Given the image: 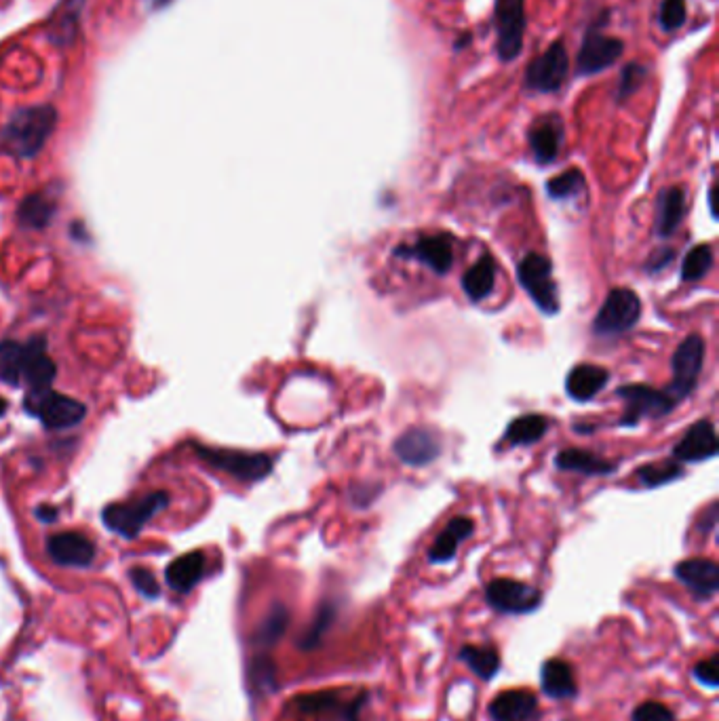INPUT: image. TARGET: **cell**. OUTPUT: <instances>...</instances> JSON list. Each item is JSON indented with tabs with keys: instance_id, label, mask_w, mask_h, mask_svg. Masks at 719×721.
I'll use <instances>...</instances> for the list:
<instances>
[{
	"instance_id": "cell-1",
	"label": "cell",
	"mask_w": 719,
	"mask_h": 721,
	"mask_svg": "<svg viewBox=\"0 0 719 721\" xmlns=\"http://www.w3.org/2000/svg\"><path fill=\"white\" fill-rule=\"evenodd\" d=\"M57 365L47 353V338L32 336L26 342H0V382L28 386V393L51 388Z\"/></svg>"
},
{
	"instance_id": "cell-2",
	"label": "cell",
	"mask_w": 719,
	"mask_h": 721,
	"mask_svg": "<svg viewBox=\"0 0 719 721\" xmlns=\"http://www.w3.org/2000/svg\"><path fill=\"white\" fill-rule=\"evenodd\" d=\"M57 125V110L49 104L19 108L0 131V148L15 159H34Z\"/></svg>"
},
{
	"instance_id": "cell-3",
	"label": "cell",
	"mask_w": 719,
	"mask_h": 721,
	"mask_svg": "<svg viewBox=\"0 0 719 721\" xmlns=\"http://www.w3.org/2000/svg\"><path fill=\"white\" fill-rule=\"evenodd\" d=\"M169 506V494L167 492H152L142 498H133L127 502H114L108 504L102 511V521L106 528L127 540L138 538L144 530V525L159 515L163 509Z\"/></svg>"
},
{
	"instance_id": "cell-4",
	"label": "cell",
	"mask_w": 719,
	"mask_h": 721,
	"mask_svg": "<svg viewBox=\"0 0 719 721\" xmlns=\"http://www.w3.org/2000/svg\"><path fill=\"white\" fill-rule=\"evenodd\" d=\"M197 456L211 466V469L222 471L239 481H262L272 473V458L266 454H251L239 450H224V447L194 445Z\"/></svg>"
},
{
	"instance_id": "cell-5",
	"label": "cell",
	"mask_w": 719,
	"mask_h": 721,
	"mask_svg": "<svg viewBox=\"0 0 719 721\" xmlns=\"http://www.w3.org/2000/svg\"><path fill=\"white\" fill-rule=\"evenodd\" d=\"M608 22V13L597 19V24L591 26L582 38V45L576 57V74L578 76H595L612 68L620 55L625 51V43L618 36H608L604 32V24Z\"/></svg>"
},
{
	"instance_id": "cell-6",
	"label": "cell",
	"mask_w": 719,
	"mask_h": 721,
	"mask_svg": "<svg viewBox=\"0 0 719 721\" xmlns=\"http://www.w3.org/2000/svg\"><path fill=\"white\" fill-rule=\"evenodd\" d=\"M24 405L28 409V414L36 416L43 422V426L53 428V431L72 428L76 424H81L87 416V407L81 401L66 397L62 393H55L53 388L28 393Z\"/></svg>"
},
{
	"instance_id": "cell-7",
	"label": "cell",
	"mask_w": 719,
	"mask_h": 721,
	"mask_svg": "<svg viewBox=\"0 0 719 721\" xmlns=\"http://www.w3.org/2000/svg\"><path fill=\"white\" fill-rule=\"evenodd\" d=\"M517 279L544 315L559 313V291L553 279V266L547 258L540 253H528L517 264Z\"/></svg>"
},
{
	"instance_id": "cell-8",
	"label": "cell",
	"mask_w": 719,
	"mask_h": 721,
	"mask_svg": "<svg viewBox=\"0 0 719 721\" xmlns=\"http://www.w3.org/2000/svg\"><path fill=\"white\" fill-rule=\"evenodd\" d=\"M526 0H496L494 26H496V53L500 62L511 64L517 60L526 38Z\"/></svg>"
},
{
	"instance_id": "cell-9",
	"label": "cell",
	"mask_w": 719,
	"mask_h": 721,
	"mask_svg": "<svg viewBox=\"0 0 719 721\" xmlns=\"http://www.w3.org/2000/svg\"><path fill=\"white\" fill-rule=\"evenodd\" d=\"M705 353H707L705 340L696 334L688 336L677 346L671 361L673 380L665 391L675 403L684 401L696 388L698 376H701V369L705 365Z\"/></svg>"
},
{
	"instance_id": "cell-10",
	"label": "cell",
	"mask_w": 719,
	"mask_h": 721,
	"mask_svg": "<svg viewBox=\"0 0 719 721\" xmlns=\"http://www.w3.org/2000/svg\"><path fill=\"white\" fill-rule=\"evenodd\" d=\"M641 317V300L629 287L612 289L601 304L593 321V331L599 336H618L633 329Z\"/></svg>"
},
{
	"instance_id": "cell-11",
	"label": "cell",
	"mask_w": 719,
	"mask_h": 721,
	"mask_svg": "<svg viewBox=\"0 0 719 721\" xmlns=\"http://www.w3.org/2000/svg\"><path fill=\"white\" fill-rule=\"evenodd\" d=\"M485 601L492 610L507 616L532 614L542 606V593L513 578H496L485 587Z\"/></svg>"
},
{
	"instance_id": "cell-12",
	"label": "cell",
	"mask_w": 719,
	"mask_h": 721,
	"mask_svg": "<svg viewBox=\"0 0 719 721\" xmlns=\"http://www.w3.org/2000/svg\"><path fill=\"white\" fill-rule=\"evenodd\" d=\"M616 397L625 401V416L620 418V426H637L644 418H663L677 405L665 391H656L646 384L620 386Z\"/></svg>"
},
{
	"instance_id": "cell-13",
	"label": "cell",
	"mask_w": 719,
	"mask_h": 721,
	"mask_svg": "<svg viewBox=\"0 0 719 721\" xmlns=\"http://www.w3.org/2000/svg\"><path fill=\"white\" fill-rule=\"evenodd\" d=\"M570 72V55L566 45L555 41L547 51L530 62L526 70V87L536 93H555L563 87Z\"/></svg>"
},
{
	"instance_id": "cell-14",
	"label": "cell",
	"mask_w": 719,
	"mask_h": 721,
	"mask_svg": "<svg viewBox=\"0 0 719 721\" xmlns=\"http://www.w3.org/2000/svg\"><path fill=\"white\" fill-rule=\"evenodd\" d=\"M45 551L55 565L62 568H89L97 549L91 538L81 532H60L47 538Z\"/></svg>"
},
{
	"instance_id": "cell-15",
	"label": "cell",
	"mask_w": 719,
	"mask_h": 721,
	"mask_svg": "<svg viewBox=\"0 0 719 721\" xmlns=\"http://www.w3.org/2000/svg\"><path fill=\"white\" fill-rule=\"evenodd\" d=\"M566 140V127L559 114H542L530 125L528 144L538 165L553 163Z\"/></svg>"
},
{
	"instance_id": "cell-16",
	"label": "cell",
	"mask_w": 719,
	"mask_h": 721,
	"mask_svg": "<svg viewBox=\"0 0 719 721\" xmlns=\"http://www.w3.org/2000/svg\"><path fill=\"white\" fill-rule=\"evenodd\" d=\"M395 256L414 258L424 266H429L437 275H445L454 264V239L445 235V232H441V235L420 237L410 247L395 249Z\"/></svg>"
},
{
	"instance_id": "cell-17",
	"label": "cell",
	"mask_w": 719,
	"mask_h": 721,
	"mask_svg": "<svg viewBox=\"0 0 719 721\" xmlns=\"http://www.w3.org/2000/svg\"><path fill=\"white\" fill-rule=\"evenodd\" d=\"M675 578L696 599H711L719 591V568L713 559H684L675 565Z\"/></svg>"
},
{
	"instance_id": "cell-18",
	"label": "cell",
	"mask_w": 719,
	"mask_h": 721,
	"mask_svg": "<svg viewBox=\"0 0 719 721\" xmlns=\"http://www.w3.org/2000/svg\"><path fill=\"white\" fill-rule=\"evenodd\" d=\"M395 454L407 466H429L441 456V441L429 428H410L395 441Z\"/></svg>"
},
{
	"instance_id": "cell-19",
	"label": "cell",
	"mask_w": 719,
	"mask_h": 721,
	"mask_svg": "<svg viewBox=\"0 0 719 721\" xmlns=\"http://www.w3.org/2000/svg\"><path fill=\"white\" fill-rule=\"evenodd\" d=\"M538 715V696L532 690H504L488 707L490 721H536Z\"/></svg>"
},
{
	"instance_id": "cell-20",
	"label": "cell",
	"mask_w": 719,
	"mask_h": 721,
	"mask_svg": "<svg viewBox=\"0 0 719 721\" xmlns=\"http://www.w3.org/2000/svg\"><path fill=\"white\" fill-rule=\"evenodd\" d=\"M719 452V443L715 435V426L709 420L694 422L686 435L675 445L673 456L679 462H705L715 458Z\"/></svg>"
},
{
	"instance_id": "cell-21",
	"label": "cell",
	"mask_w": 719,
	"mask_h": 721,
	"mask_svg": "<svg viewBox=\"0 0 719 721\" xmlns=\"http://www.w3.org/2000/svg\"><path fill=\"white\" fill-rule=\"evenodd\" d=\"M540 688L553 700H568L578 692L574 667L568 660L551 658L540 669Z\"/></svg>"
},
{
	"instance_id": "cell-22",
	"label": "cell",
	"mask_w": 719,
	"mask_h": 721,
	"mask_svg": "<svg viewBox=\"0 0 719 721\" xmlns=\"http://www.w3.org/2000/svg\"><path fill=\"white\" fill-rule=\"evenodd\" d=\"M85 0H60L49 17V38L57 47H68L79 34Z\"/></svg>"
},
{
	"instance_id": "cell-23",
	"label": "cell",
	"mask_w": 719,
	"mask_h": 721,
	"mask_svg": "<svg viewBox=\"0 0 719 721\" xmlns=\"http://www.w3.org/2000/svg\"><path fill=\"white\" fill-rule=\"evenodd\" d=\"M203 574H205V555L201 551H192L167 565L165 580L173 591L186 595L197 587Z\"/></svg>"
},
{
	"instance_id": "cell-24",
	"label": "cell",
	"mask_w": 719,
	"mask_h": 721,
	"mask_svg": "<svg viewBox=\"0 0 719 721\" xmlns=\"http://www.w3.org/2000/svg\"><path fill=\"white\" fill-rule=\"evenodd\" d=\"M610 380L606 367L582 363L568 374L566 391L574 401H591Z\"/></svg>"
},
{
	"instance_id": "cell-25",
	"label": "cell",
	"mask_w": 719,
	"mask_h": 721,
	"mask_svg": "<svg viewBox=\"0 0 719 721\" xmlns=\"http://www.w3.org/2000/svg\"><path fill=\"white\" fill-rule=\"evenodd\" d=\"M475 530V523L469 517H454L448 525H445L443 532L437 536L435 544L429 551L431 563H448L456 557L460 542L469 538Z\"/></svg>"
},
{
	"instance_id": "cell-26",
	"label": "cell",
	"mask_w": 719,
	"mask_h": 721,
	"mask_svg": "<svg viewBox=\"0 0 719 721\" xmlns=\"http://www.w3.org/2000/svg\"><path fill=\"white\" fill-rule=\"evenodd\" d=\"M656 207H658L656 209V235L667 239L673 235L677 226L682 224V220L686 216L684 190L677 186L663 190L660 192Z\"/></svg>"
},
{
	"instance_id": "cell-27",
	"label": "cell",
	"mask_w": 719,
	"mask_h": 721,
	"mask_svg": "<svg viewBox=\"0 0 719 721\" xmlns=\"http://www.w3.org/2000/svg\"><path fill=\"white\" fill-rule=\"evenodd\" d=\"M351 700H342L340 690H321V692H310L302 694L291 700V707H294L302 715L319 717V715H336L340 721H344L346 707Z\"/></svg>"
},
{
	"instance_id": "cell-28",
	"label": "cell",
	"mask_w": 719,
	"mask_h": 721,
	"mask_svg": "<svg viewBox=\"0 0 719 721\" xmlns=\"http://www.w3.org/2000/svg\"><path fill=\"white\" fill-rule=\"evenodd\" d=\"M555 466L559 471H570L587 477H601V475H612L616 471V464L610 460L599 458L587 450H563L555 458Z\"/></svg>"
},
{
	"instance_id": "cell-29",
	"label": "cell",
	"mask_w": 719,
	"mask_h": 721,
	"mask_svg": "<svg viewBox=\"0 0 719 721\" xmlns=\"http://www.w3.org/2000/svg\"><path fill=\"white\" fill-rule=\"evenodd\" d=\"M496 285V262L485 253L481 256L469 270L462 275V289L466 298L471 302H479L483 298H488Z\"/></svg>"
},
{
	"instance_id": "cell-30",
	"label": "cell",
	"mask_w": 719,
	"mask_h": 721,
	"mask_svg": "<svg viewBox=\"0 0 719 721\" xmlns=\"http://www.w3.org/2000/svg\"><path fill=\"white\" fill-rule=\"evenodd\" d=\"M336 614H338V606L334 601H321L317 612H315V618L310 620V625L306 627V631L298 639V648L302 652L317 650L323 643L325 635L329 633V629L334 627Z\"/></svg>"
},
{
	"instance_id": "cell-31",
	"label": "cell",
	"mask_w": 719,
	"mask_h": 721,
	"mask_svg": "<svg viewBox=\"0 0 719 721\" xmlns=\"http://www.w3.org/2000/svg\"><path fill=\"white\" fill-rule=\"evenodd\" d=\"M55 216V201L45 192H34L17 207V222L24 228L41 230Z\"/></svg>"
},
{
	"instance_id": "cell-32",
	"label": "cell",
	"mask_w": 719,
	"mask_h": 721,
	"mask_svg": "<svg viewBox=\"0 0 719 721\" xmlns=\"http://www.w3.org/2000/svg\"><path fill=\"white\" fill-rule=\"evenodd\" d=\"M458 658L483 681L494 679L502 665L500 654L494 646H471V643H466V646L460 648Z\"/></svg>"
},
{
	"instance_id": "cell-33",
	"label": "cell",
	"mask_w": 719,
	"mask_h": 721,
	"mask_svg": "<svg viewBox=\"0 0 719 721\" xmlns=\"http://www.w3.org/2000/svg\"><path fill=\"white\" fill-rule=\"evenodd\" d=\"M289 622H291V614L283 606V603L272 606L254 633V646H258V648L277 646V643L285 637V633L289 629Z\"/></svg>"
},
{
	"instance_id": "cell-34",
	"label": "cell",
	"mask_w": 719,
	"mask_h": 721,
	"mask_svg": "<svg viewBox=\"0 0 719 721\" xmlns=\"http://www.w3.org/2000/svg\"><path fill=\"white\" fill-rule=\"evenodd\" d=\"M549 431L547 416L540 414H526L513 420L504 433V443L509 445H534L538 443Z\"/></svg>"
},
{
	"instance_id": "cell-35",
	"label": "cell",
	"mask_w": 719,
	"mask_h": 721,
	"mask_svg": "<svg viewBox=\"0 0 719 721\" xmlns=\"http://www.w3.org/2000/svg\"><path fill=\"white\" fill-rule=\"evenodd\" d=\"M249 684L258 694H270L279 688L277 684V665L268 654H258L251 658L249 665Z\"/></svg>"
},
{
	"instance_id": "cell-36",
	"label": "cell",
	"mask_w": 719,
	"mask_h": 721,
	"mask_svg": "<svg viewBox=\"0 0 719 721\" xmlns=\"http://www.w3.org/2000/svg\"><path fill=\"white\" fill-rule=\"evenodd\" d=\"M637 479L641 485L646 487H660L665 483H671L675 479H679L684 475V469L677 462H669V460H660V462H652V464H644L637 469Z\"/></svg>"
},
{
	"instance_id": "cell-37",
	"label": "cell",
	"mask_w": 719,
	"mask_h": 721,
	"mask_svg": "<svg viewBox=\"0 0 719 721\" xmlns=\"http://www.w3.org/2000/svg\"><path fill=\"white\" fill-rule=\"evenodd\" d=\"M585 188H587V182H585V175H582L580 169H568V171L559 173L557 178L547 182L549 197L557 199V201L578 197V194L585 192Z\"/></svg>"
},
{
	"instance_id": "cell-38",
	"label": "cell",
	"mask_w": 719,
	"mask_h": 721,
	"mask_svg": "<svg viewBox=\"0 0 719 721\" xmlns=\"http://www.w3.org/2000/svg\"><path fill=\"white\" fill-rule=\"evenodd\" d=\"M713 247L711 245H696L682 264V279L688 283L701 281L709 275L713 268Z\"/></svg>"
},
{
	"instance_id": "cell-39",
	"label": "cell",
	"mask_w": 719,
	"mask_h": 721,
	"mask_svg": "<svg viewBox=\"0 0 719 721\" xmlns=\"http://www.w3.org/2000/svg\"><path fill=\"white\" fill-rule=\"evenodd\" d=\"M646 79H648V68L644 64H635V62L627 64L623 70H620L616 100L618 102L629 100V97L646 83Z\"/></svg>"
},
{
	"instance_id": "cell-40",
	"label": "cell",
	"mask_w": 719,
	"mask_h": 721,
	"mask_svg": "<svg viewBox=\"0 0 719 721\" xmlns=\"http://www.w3.org/2000/svg\"><path fill=\"white\" fill-rule=\"evenodd\" d=\"M658 24L665 32H675L686 24V0H663L658 9Z\"/></svg>"
},
{
	"instance_id": "cell-41",
	"label": "cell",
	"mask_w": 719,
	"mask_h": 721,
	"mask_svg": "<svg viewBox=\"0 0 719 721\" xmlns=\"http://www.w3.org/2000/svg\"><path fill=\"white\" fill-rule=\"evenodd\" d=\"M631 721H677L675 713L658 700H646L631 713Z\"/></svg>"
},
{
	"instance_id": "cell-42",
	"label": "cell",
	"mask_w": 719,
	"mask_h": 721,
	"mask_svg": "<svg viewBox=\"0 0 719 721\" xmlns=\"http://www.w3.org/2000/svg\"><path fill=\"white\" fill-rule=\"evenodd\" d=\"M692 675L701 686H705L709 690H717L719 688V656L713 654L707 660L696 662L692 669Z\"/></svg>"
},
{
	"instance_id": "cell-43",
	"label": "cell",
	"mask_w": 719,
	"mask_h": 721,
	"mask_svg": "<svg viewBox=\"0 0 719 721\" xmlns=\"http://www.w3.org/2000/svg\"><path fill=\"white\" fill-rule=\"evenodd\" d=\"M129 578L133 582V587L138 589V593H142L146 599H157L161 595L159 582L148 568H131Z\"/></svg>"
},
{
	"instance_id": "cell-44",
	"label": "cell",
	"mask_w": 719,
	"mask_h": 721,
	"mask_svg": "<svg viewBox=\"0 0 719 721\" xmlns=\"http://www.w3.org/2000/svg\"><path fill=\"white\" fill-rule=\"evenodd\" d=\"M715 523H717V504H711L709 511L703 515V521H701V525H698V528H701L703 534H709V532L715 530Z\"/></svg>"
},
{
	"instance_id": "cell-45",
	"label": "cell",
	"mask_w": 719,
	"mask_h": 721,
	"mask_svg": "<svg viewBox=\"0 0 719 721\" xmlns=\"http://www.w3.org/2000/svg\"><path fill=\"white\" fill-rule=\"evenodd\" d=\"M671 258H673V251H671V249H663L660 253H654V256L650 258L648 268H650V270H660V268L667 266V264L671 262Z\"/></svg>"
},
{
	"instance_id": "cell-46",
	"label": "cell",
	"mask_w": 719,
	"mask_h": 721,
	"mask_svg": "<svg viewBox=\"0 0 719 721\" xmlns=\"http://www.w3.org/2000/svg\"><path fill=\"white\" fill-rule=\"evenodd\" d=\"M36 517L41 521H45V523H51V521L57 519V509H55V506L43 504V506H38V509H36Z\"/></svg>"
},
{
	"instance_id": "cell-47",
	"label": "cell",
	"mask_w": 719,
	"mask_h": 721,
	"mask_svg": "<svg viewBox=\"0 0 719 721\" xmlns=\"http://www.w3.org/2000/svg\"><path fill=\"white\" fill-rule=\"evenodd\" d=\"M469 43H471V34H462L460 41L454 43V49H456V51H462L464 45H469Z\"/></svg>"
},
{
	"instance_id": "cell-48",
	"label": "cell",
	"mask_w": 719,
	"mask_h": 721,
	"mask_svg": "<svg viewBox=\"0 0 719 721\" xmlns=\"http://www.w3.org/2000/svg\"><path fill=\"white\" fill-rule=\"evenodd\" d=\"M5 409H7V401H5L3 397H0V418L5 416Z\"/></svg>"
}]
</instances>
